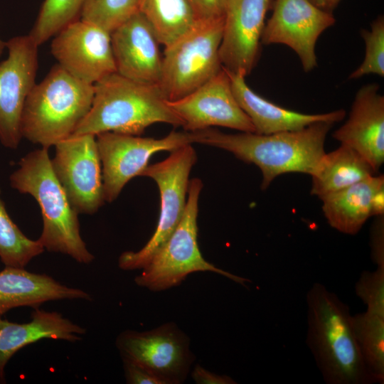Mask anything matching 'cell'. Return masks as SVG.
<instances>
[{
  "label": "cell",
  "mask_w": 384,
  "mask_h": 384,
  "mask_svg": "<svg viewBox=\"0 0 384 384\" xmlns=\"http://www.w3.org/2000/svg\"><path fill=\"white\" fill-rule=\"evenodd\" d=\"M334 123L318 122L294 131L260 134L225 133L212 127L196 131L197 142L232 153L261 171L265 190L277 176L297 172L311 175L325 154L326 138Z\"/></svg>",
  "instance_id": "6da1fadb"
},
{
  "label": "cell",
  "mask_w": 384,
  "mask_h": 384,
  "mask_svg": "<svg viewBox=\"0 0 384 384\" xmlns=\"http://www.w3.org/2000/svg\"><path fill=\"white\" fill-rule=\"evenodd\" d=\"M306 343L328 384L373 383L361 356L348 305L321 283L306 294Z\"/></svg>",
  "instance_id": "7a4b0ae2"
},
{
  "label": "cell",
  "mask_w": 384,
  "mask_h": 384,
  "mask_svg": "<svg viewBox=\"0 0 384 384\" xmlns=\"http://www.w3.org/2000/svg\"><path fill=\"white\" fill-rule=\"evenodd\" d=\"M156 123L182 127L158 85L137 82L116 72L94 84L90 109L71 136L103 132L139 136Z\"/></svg>",
  "instance_id": "3957f363"
},
{
  "label": "cell",
  "mask_w": 384,
  "mask_h": 384,
  "mask_svg": "<svg viewBox=\"0 0 384 384\" xmlns=\"http://www.w3.org/2000/svg\"><path fill=\"white\" fill-rule=\"evenodd\" d=\"M48 149L42 147L22 157L9 177L11 186L38 203L43 228L38 240L44 250L89 264L95 257L80 235L78 213L53 172Z\"/></svg>",
  "instance_id": "277c9868"
},
{
  "label": "cell",
  "mask_w": 384,
  "mask_h": 384,
  "mask_svg": "<svg viewBox=\"0 0 384 384\" xmlns=\"http://www.w3.org/2000/svg\"><path fill=\"white\" fill-rule=\"evenodd\" d=\"M94 85L58 63L29 92L22 112L23 138L48 149L70 137L92 105Z\"/></svg>",
  "instance_id": "5b68a950"
},
{
  "label": "cell",
  "mask_w": 384,
  "mask_h": 384,
  "mask_svg": "<svg viewBox=\"0 0 384 384\" xmlns=\"http://www.w3.org/2000/svg\"><path fill=\"white\" fill-rule=\"evenodd\" d=\"M203 187L200 178L189 181L186 205L178 225L150 262L134 279L151 291L166 290L179 284L196 272H213L245 286L250 279L221 270L206 261L198 247V201Z\"/></svg>",
  "instance_id": "8992f818"
},
{
  "label": "cell",
  "mask_w": 384,
  "mask_h": 384,
  "mask_svg": "<svg viewBox=\"0 0 384 384\" xmlns=\"http://www.w3.org/2000/svg\"><path fill=\"white\" fill-rule=\"evenodd\" d=\"M224 18L198 21L164 47L159 86L169 101L181 98L211 79L223 68L219 49Z\"/></svg>",
  "instance_id": "52a82bcc"
},
{
  "label": "cell",
  "mask_w": 384,
  "mask_h": 384,
  "mask_svg": "<svg viewBox=\"0 0 384 384\" xmlns=\"http://www.w3.org/2000/svg\"><path fill=\"white\" fill-rule=\"evenodd\" d=\"M192 144L171 151L164 160L148 165L142 176L153 179L159 190L161 207L156 230L139 250L126 251L118 259L124 270L143 269L163 246L180 222L186 205L189 175L196 163Z\"/></svg>",
  "instance_id": "ba28073f"
},
{
  "label": "cell",
  "mask_w": 384,
  "mask_h": 384,
  "mask_svg": "<svg viewBox=\"0 0 384 384\" xmlns=\"http://www.w3.org/2000/svg\"><path fill=\"white\" fill-rule=\"evenodd\" d=\"M105 201L111 203L134 177L141 176L154 154L196 143V132H170L161 139L115 132L96 135Z\"/></svg>",
  "instance_id": "9c48e42d"
},
{
  "label": "cell",
  "mask_w": 384,
  "mask_h": 384,
  "mask_svg": "<svg viewBox=\"0 0 384 384\" xmlns=\"http://www.w3.org/2000/svg\"><path fill=\"white\" fill-rule=\"evenodd\" d=\"M53 172L78 214L92 215L105 202L96 136H70L57 143Z\"/></svg>",
  "instance_id": "30bf717a"
},
{
  "label": "cell",
  "mask_w": 384,
  "mask_h": 384,
  "mask_svg": "<svg viewBox=\"0 0 384 384\" xmlns=\"http://www.w3.org/2000/svg\"><path fill=\"white\" fill-rule=\"evenodd\" d=\"M116 343L122 358L143 366L164 384L182 383L194 360L188 336L174 323L146 331H124Z\"/></svg>",
  "instance_id": "8fae6325"
},
{
  "label": "cell",
  "mask_w": 384,
  "mask_h": 384,
  "mask_svg": "<svg viewBox=\"0 0 384 384\" xmlns=\"http://www.w3.org/2000/svg\"><path fill=\"white\" fill-rule=\"evenodd\" d=\"M8 57L0 63V142L16 149L22 139L21 119L26 100L36 84L38 46L29 35L6 42Z\"/></svg>",
  "instance_id": "7c38bea8"
},
{
  "label": "cell",
  "mask_w": 384,
  "mask_h": 384,
  "mask_svg": "<svg viewBox=\"0 0 384 384\" xmlns=\"http://www.w3.org/2000/svg\"><path fill=\"white\" fill-rule=\"evenodd\" d=\"M272 13L261 37L265 45L284 44L299 56L303 70L310 72L317 66L315 46L320 35L332 26L336 19L309 0H273Z\"/></svg>",
  "instance_id": "4fadbf2b"
},
{
  "label": "cell",
  "mask_w": 384,
  "mask_h": 384,
  "mask_svg": "<svg viewBox=\"0 0 384 384\" xmlns=\"http://www.w3.org/2000/svg\"><path fill=\"white\" fill-rule=\"evenodd\" d=\"M54 36L53 56L75 78L94 85L117 72L110 33L105 29L78 19Z\"/></svg>",
  "instance_id": "5bb4252c"
},
{
  "label": "cell",
  "mask_w": 384,
  "mask_h": 384,
  "mask_svg": "<svg viewBox=\"0 0 384 384\" xmlns=\"http://www.w3.org/2000/svg\"><path fill=\"white\" fill-rule=\"evenodd\" d=\"M167 102L181 119L185 131L196 132L216 126L255 132L252 123L233 95L230 78L223 67L190 94Z\"/></svg>",
  "instance_id": "9a60e30c"
},
{
  "label": "cell",
  "mask_w": 384,
  "mask_h": 384,
  "mask_svg": "<svg viewBox=\"0 0 384 384\" xmlns=\"http://www.w3.org/2000/svg\"><path fill=\"white\" fill-rule=\"evenodd\" d=\"M273 0H228L219 49L222 66L248 75L260 53L261 37Z\"/></svg>",
  "instance_id": "2e32d148"
},
{
  "label": "cell",
  "mask_w": 384,
  "mask_h": 384,
  "mask_svg": "<svg viewBox=\"0 0 384 384\" xmlns=\"http://www.w3.org/2000/svg\"><path fill=\"white\" fill-rule=\"evenodd\" d=\"M117 73L146 84L159 85L161 44L151 23L139 11L110 32Z\"/></svg>",
  "instance_id": "e0dca14e"
},
{
  "label": "cell",
  "mask_w": 384,
  "mask_h": 384,
  "mask_svg": "<svg viewBox=\"0 0 384 384\" xmlns=\"http://www.w3.org/2000/svg\"><path fill=\"white\" fill-rule=\"evenodd\" d=\"M333 137L362 156L377 173L384 163V96L370 83L356 94L347 120Z\"/></svg>",
  "instance_id": "ac0fdd59"
},
{
  "label": "cell",
  "mask_w": 384,
  "mask_h": 384,
  "mask_svg": "<svg viewBox=\"0 0 384 384\" xmlns=\"http://www.w3.org/2000/svg\"><path fill=\"white\" fill-rule=\"evenodd\" d=\"M226 71L233 95L250 118L257 134L299 130L318 122L335 124L343 120L346 116V111L343 109L320 114H305L287 110L254 92L247 85L245 76Z\"/></svg>",
  "instance_id": "d6986e66"
},
{
  "label": "cell",
  "mask_w": 384,
  "mask_h": 384,
  "mask_svg": "<svg viewBox=\"0 0 384 384\" xmlns=\"http://www.w3.org/2000/svg\"><path fill=\"white\" fill-rule=\"evenodd\" d=\"M62 299H90L86 292L65 286L53 277L23 267L5 266L0 272V316L9 310Z\"/></svg>",
  "instance_id": "ffe728a7"
},
{
  "label": "cell",
  "mask_w": 384,
  "mask_h": 384,
  "mask_svg": "<svg viewBox=\"0 0 384 384\" xmlns=\"http://www.w3.org/2000/svg\"><path fill=\"white\" fill-rule=\"evenodd\" d=\"M85 331L60 313L38 308L26 323L11 322L0 316V383L5 381L8 361L20 349L45 338L75 342L82 339Z\"/></svg>",
  "instance_id": "44dd1931"
},
{
  "label": "cell",
  "mask_w": 384,
  "mask_h": 384,
  "mask_svg": "<svg viewBox=\"0 0 384 384\" xmlns=\"http://www.w3.org/2000/svg\"><path fill=\"white\" fill-rule=\"evenodd\" d=\"M384 187V176L373 175L320 199L322 211L331 227L347 235L357 234L373 216L376 192Z\"/></svg>",
  "instance_id": "7402d4cb"
},
{
  "label": "cell",
  "mask_w": 384,
  "mask_h": 384,
  "mask_svg": "<svg viewBox=\"0 0 384 384\" xmlns=\"http://www.w3.org/2000/svg\"><path fill=\"white\" fill-rule=\"evenodd\" d=\"M376 174L357 151L341 144L321 158L311 175V193L320 199Z\"/></svg>",
  "instance_id": "603a6c76"
},
{
  "label": "cell",
  "mask_w": 384,
  "mask_h": 384,
  "mask_svg": "<svg viewBox=\"0 0 384 384\" xmlns=\"http://www.w3.org/2000/svg\"><path fill=\"white\" fill-rule=\"evenodd\" d=\"M139 11L151 23L164 47L184 35L198 21L189 0H140Z\"/></svg>",
  "instance_id": "cb8c5ba5"
},
{
  "label": "cell",
  "mask_w": 384,
  "mask_h": 384,
  "mask_svg": "<svg viewBox=\"0 0 384 384\" xmlns=\"http://www.w3.org/2000/svg\"><path fill=\"white\" fill-rule=\"evenodd\" d=\"M354 336L373 383H384V317L366 311L351 316Z\"/></svg>",
  "instance_id": "d4e9b609"
},
{
  "label": "cell",
  "mask_w": 384,
  "mask_h": 384,
  "mask_svg": "<svg viewBox=\"0 0 384 384\" xmlns=\"http://www.w3.org/2000/svg\"><path fill=\"white\" fill-rule=\"evenodd\" d=\"M1 192L0 188V259L5 266L24 268L45 250L38 240L28 238L12 220Z\"/></svg>",
  "instance_id": "484cf974"
},
{
  "label": "cell",
  "mask_w": 384,
  "mask_h": 384,
  "mask_svg": "<svg viewBox=\"0 0 384 384\" xmlns=\"http://www.w3.org/2000/svg\"><path fill=\"white\" fill-rule=\"evenodd\" d=\"M85 0H44L29 36L39 46L80 19Z\"/></svg>",
  "instance_id": "4316f807"
},
{
  "label": "cell",
  "mask_w": 384,
  "mask_h": 384,
  "mask_svg": "<svg viewBox=\"0 0 384 384\" xmlns=\"http://www.w3.org/2000/svg\"><path fill=\"white\" fill-rule=\"evenodd\" d=\"M140 0H85L80 19L110 33L139 11Z\"/></svg>",
  "instance_id": "83f0119b"
},
{
  "label": "cell",
  "mask_w": 384,
  "mask_h": 384,
  "mask_svg": "<svg viewBox=\"0 0 384 384\" xmlns=\"http://www.w3.org/2000/svg\"><path fill=\"white\" fill-rule=\"evenodd\" d=\"M361 35L365 41L366 52L361 64L348 76L358 79L368 74L384 77V16L379 15L370 23V30L362 29Z\"/></svg>",
  "instance_id": "f1b7e54d"
},
{
  "label": "cell",
  "mask_w": 384,
  "mask_h": 384,
  "mask_svg": "<svg viewBox=\"0 0 384 384\" xmlns=\"http://www.w3.org/2000/svg\"><path fill=\"white\" fill-rule=\"evenodd\" d=\"M356 295L367 306V311L384 317V268L364 271L356 283Z\"/></svg>",
  "instance_id": "f546056e"
},
{
  "label": "cell",
  "mask_w": 384,
  "mask_h": 384,
  "mask_svg": "<svg viewBox=\"0 0 384 384\" xmlns=\"http://www.w3.org/2000/svg\"><path fill=\"white\" fill-rule=\"evenodd\" d=\"M198 21L225 17L228 0H189Z\"/></svg>",
  "instance_id": "4dcf8cb0"
},
{
  "label": "cell",
  "mask_w": 384,
  "mask_h": 384,
  "mask_svg": "<svg viewBox=\"0 0 384 384\" xmlns=\"http://www.w3.org/2000/svg\"><path fill=\"white\" fill-rule=\"evenodd\" d=\"M370 255L377 267L384 268V215L376 216L370 235Z\"/></svg>",
  "instance_id": "1f68e13d"
},
{
  "label": "cell",
  "mask_w": 384,
  "mask_h": 384,
  "mask_svg": "<svg viewBox=\"0 0 384 384\" xmlns=\"http://www.w3.org/2000/svg\"><path fill=\"white\" fill-rule=\"evenodd\" d=\"M125 378L130 384H164L154 373L143 366L128 359L122 358Z\"/></svg>",
  "instance_id": "d6a6232c"
},
{
  "label": "cell",
  "mask_w": 384,
  "mask_h": 384,
  "mask_svg": "<svg viewBox=\"0 0 384 384\" xmlns=\"http://www.w3.org/2000/svg\"><path fill=\"white\" fill-rule=\"evenodd\" d=\"M191 377L198 384H235L236 382L225 375L213 373L196 365L191 373Z\"/></svg>",
  "instance_id": "836d02e7"
},
{
  "label": "cell",
  "mask_w": 384,
  "mask_h": 384,
  "mask_svg": "<svg viewBox=\"0 0 384 384\" xmlns=\"http://www.w3.org/2000/svg\"><path fill=\"white\" fill-rule=\"evenodd\" d=\"M313 4L321 10L333 14L341 0H309Z\"/></svg>",
  "instance_id": "e575fe53"
},
{
  "label": "cell",
  "mask_w": 384,
  "mask_h": 384,
  "mask_svg": "<svg viewBox=\"0 0 384 384\" xmlns=\"http://www.w3.org/2000/svg\"><path fill=\"white\" fill-rule=\"evenodd\" d=\"M5 48H6V42L0 39V57Z\"/></svg>",
  "instance_id": "d590c367"
}]
</instances>
